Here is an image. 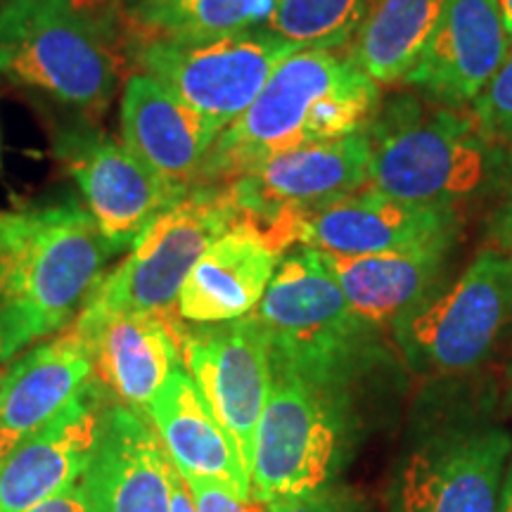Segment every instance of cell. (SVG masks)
Segmentation results:
<instances>
[{
    "label": "cell",
    "mask_w": 512,
    "mask_h": 512,
    "mask_svg": "<svg viewBox=\"0 0 512 512\" xmlns=\"http://www.w3.org/2000/svg\"><path fill=\"white\" fill-rule=\"evenodd\" d=\"M183 368L188 370L211 413L238 446L247 472L254 434L271 392V344L254 316L211 325H185Z\"/></svg>",
    "instance_id": "cell-13"
},
{
    "label": "cell",
    "mask_w": 512,
    "mask_h": 512,
    "mask_svg": "<svg viewBox=\"0 0 512 512\" xmlns=\"http://www.w3.org/2000/svg\"><path fill=\"white\" fill-rule=\"evenodd\" d=\"M512 328V256L486 249L453 285L394 323L403 358L422 373H465Z\"/></svg>",
    "instance_id": "cell-8"
},
{
    "label": "cell",
    "mask_w": 512,
    "mask_h": 512,
    "mask_svg": "<svg viewBox=\"0 0 512 512\" xmlns=\"http://www.w3.org/2000/svg\"><path fill=\"white\" fill-rule=\"evenodd\" d=\"M512 437L496 425H453L408 453L394 479L396 512H496Z\"/></svg>",
    "instance_id": "cell-12"
},
{
    "label": "cell",
    "mask_w": 512,
    "mask_h": 512,
    "mask_svg": "<svg viewBox=\"0 0 512 512\" xmlns=\"http://www.w3.org/2000/svg\"><path fill=\"white\" fill-rule=\"evenodd\" d=\"M197 512H261V503L245 501L226 484L204 477H185Z\"/></svg>",
    "instance_id": "cell-29"
},
{
    "label": "cell",
    "mask_w": 512,
    "mask_h": 512,
    "mask_svg": "<svg viewBox=\"0 0 512 512\" xmlns=\"http://www.w3.org/2000/svg\"><path fill=\"white\" fill-rule=\"evenodd\" d=\"M53 150L79 183L88 211L117 254L131 249L152 221L188 195L155 174L121 140L86 121L57 128Z\"/></svg>",
    "instance_id": "cell-11"
},
{
    "label": "cell",
    "mask_w": 512,
    "mask_h": 512,
    "mask_svg": "<svg viewBox=\"0 0 512 512\" xmlns=\"http://www.w3.org/2000/svg\"><path fill=\"white\" fill-rule=\"evenodd\" d=\"M171 467L143 411L105 408L81 477L88 512H171Z\"/></svg>",
    "instance_id": "cell-15"
},
{
    "label": "cell",
    "mask_w": 512,
    "mask_h": 512,
    "mask_svg": "<svg viewBox=\"0 0 512 512\" xmlns=\"http://www.w3.org/2000/svg\"><path fill=\"white\" fill-rule=\"evenodd\" d=\"M470 117L491 145L512 147V46L498 72L472 102Z\"/></svg>",
    "instance_id": "cell-27"
},
{
    "label": "cell",
    "mask_w": 512,
    "mask_h": 512,
    "mask_svg": "<svg viewBox=\"0 0 512 512\" xmlns=\"http://www.w3.org/2000/svg\"><path fill=\"white\" fill-rule=\"evenodd\" d=\"M0 74L83 114H102L119 83L114 34L79 0H5Z\"/></svg>",
    "instance_id": "cell-4"
},
{
    "label": "cell",
    "mask_w": 512,
    "mask_h": 512,
    "mask_svg": "<svg viewBox=\"0 0 512 512\" xmlns=\"http://www.w3.org/2000/svg\"><path fill=\"white\" fill-rule=\"evenodd\" d=\"M114 254L79 204L0 214V363L69 328Z\"/></svg>",
    "instance_id": "cell-2"
},
{
    "label": "cell",
    "mask_w": 512,
    "mask_h": 512,
    "mask_svg": "<svg viewBox=\"0 0 512 512\" xmlns=\"http://www.w3.org/2000/svg\"><path fill=\"white\" fill-rule=\"evenodd\" d=\"M29 512H88L86 494H83L81 482L69 486V489L62 491L60 496H55L46 503L36 505V508L29 510Z\"/></svg>",
    "instance_id": "cell-30"
},
{
    "label": "cell",
    "mask_w": 512,
    "mask_h": 512,
    "mask_svg": "<svg viewBox=\"0 0 512 512\" xmlns=\"http://www.w3.org/2000/svg\"><path fill=\"white\" fill-rule=\"evenodd\" d=\"M185 320L166 311L119 313L91 335L93 373L128 408L145 411L164 382L183 366Z\"/></svg>",
    "instance_id": "cell-21"
},
{
    "label": "cell",
    "mask_w": 512,
    "mask_h": 512,
    "mask_svg": "<svg viewBox=\"0 0 512 512\" xmlns=\"http://www.w3.org/2000/svg\"><path fill=\"white\" fill-rule=\"evenodd\" d=\"M510 396H512V394H510Z\"/></svg>",
    "instance_id": "cell-35"
},
{
    "label": "cell",
    "mask_w": 512,
    "mask_h": 512,
    "mask_svg": "<svg viewBox=\"0 0 512 512\" xmlns=\"http://www.w3.org/2000/svg\"><path fill=\"white\" fill-rule=\"evenodd\" d=\"M494 240L498 252L512 256V188L494 219Z\"/></svg>",
    "instance_id": "cell-31"
},
{
    "label": "cell",
    "mask_w": 512,
    "mask_h": 512,
    "mask_svg": "<svg viewBox=\"0 0 512 512\" xmlns=\"http://www.w3.org/2000/svg\"><path fill=\"white\" fill-rule=\"evenodd\" d=\"M498 8H501L505 31H508V36H510V46H512V0H498Z\"/></svg>",
    "instance_id": "cell-34"
},
{
    "label": "cell",
    "mask_w": 512,
    "mask_h": 512,
    "mask_svg": "<svg viewBox=\"0 0 512 512\" xmlns=\"http://www.w3.org/2000/svg\"><path fill=\"white\" fill-rule=\"evenodd\" d=\"M121 136L133 155L176 188H197L216 136L192 107L162 81L131 74L121 98Z\"/></svg>",
    "instance_id": "cell-20"
},
{
    "label": "cell",
    "mask_w": 512,
    "mask_h": 512,
    "mask_svg": "<svg viewBox=\"0 0 512 512\" xmlns=\"http://www.w3.org/2000/svg\"><path fill=\"white\" fill-rule=\"evenodd\" d=\"M510 53L498 0H446L420 60L403 83L446 107L477 100Z\"/></svg>",
    "instance_id": "cell-16"
},
{
    "label": "cell",
    "mask_w": 512,
    "mask_h": 512,
    "mask_svg": "<svg viewBox=\"0 0 512 512\" xmlns=\"http://www.w3.org/2000/svg\"><path fill=\"white\" fill-rule=\"evenodd\" d=\"M171 512H197L190 486L176 467H171Z\"/></svg>",
    "instance_id": "cell-32"
},
{
    "label": "cell",
    "mask_w": 512,
    "mask_h": 512,
    "mask_svg": "<svg viewBox=\"0 0 512 512\" xmlns=\"http://www.w3.org/2000/svg\"><path fill=\"white\" fill-rule=\"evenodd\" d=\"M368 136V188L401 202L453 209L482 190L494 171V145L475 119L451 110L430 112L411 95L377 107Z\"/></svg>",
    "instance_id": "cell-5"
},
{
    "label": "cell",
    "mask_w": 512,
    "mask_h": 512,
    "mask_svg": "<svg viewBox=\"0 0 512 512\" xmlns=\"http://www.w3.org/2000/svg\"><path fill=\"white\" fill-rule=\"evenodd\" d=\"M297 50L302 46L266 29H252L204 43L150 38L138 46L136 62L219 136L252 105L275 67Z\"/></svg>",
    "instance_id": "cell-9"
},
{
    "label": "cell",
    "mask_w": 512,
    "mask_h": 512,
    "mask_svg": "<svg viewBox=\"0 0 512 512\" xmlns=\"http://www.w3.org/2000/svg\"><path fill=\"white\" fill-rule=\"evenodd\" d=\"M368 183L370 136L366 128L328 143L302 145L268 157L226 183V188L240 219L266 226L290 211L316 207L368 188Z\"/></svg>",
    "instance_id": "cell-14"
},
{
    "label": "cell",
    "mask_w": 512,
    "mask_h": 512,
    "mask_svg": "<svg viewBox=\"0 0 512 512\" xmlns=\"http://www.w3.org/2000/svg\"><path fill=\"white\" fill-rule=\"evenodd\" d=\"M370 0H280L264 29L302 48L349 46Z\"/></svg>",
    "instance_id": "cell-26"
},
{
    "label": "cell",
    "mask_w": 512,
    "mask_h": 512,
    "mask_svg": "<svg viewBox=\"0 0 512 512\" xmlns=\"http://www.w3.org/2000/svg\"><path fill=\"white\" fill-rule=\"evenodd\" d=\"M453 242L380 254H318L356 316L380 330L437 292Z\"/></svg>",
    "instance_id": "cell-23"
},
{
    "label": "cell",
    "mask_w": 512,
    "mask_h": 512,
    "mask_svg": "<svg viewBox=\"0 0 512 512\" xmlns=\"http://www.w3.org/2000/svg\"><path fill=\"white\" fill-rule=\"evenodd\" d=\"M91 373L93 344L74 325L24 351L0 377V460L60 415Z\"/></svg>",
    "instance_id": "cell-18"
},
{
    "label": "cell",
    "mask_w": 512,
    "mask_h": 512,
    "mask_svg": "<svg viewBox=\"0 0 512 512\" xmlns=\"http://www.w3.org/2000/svg\"><path fill=\"white\" fill-rule=\"evenodd\" d=\"M254 316L273 361L320 389L351 394L382 356L380 330L356 316L316 249L280 261Z\"/></svg>",
    "instance_id": "cell-3"
},
{
    "label": "cell",
    "mask_w": 512,
    "mask_h": 512,
    "mask_svg": "<svg viewBox=\"0 0 512 512\" xmlns=\"http://www.w3.org/2000/svg\"><path fill=\"white\" fill-rule=\"evenodd\" d=\"M280 264V252L256 223L240 219L200 256L178 292L176 313L190 325L249 316Z\"/></svg>",
    "instance_id": "cell-19"
},
{
    "label": "cell",
    "mask_w": 512,
    "mask_h": 512,
    "mask_svg": "<svg viewBox=\"0 0 512 512\" xmlns=\"http://www.w3.org/2000/svg\"><path fill=\"white\" fill-rule=\"evenodd\" d=\"M105 406L88 382L60 415L0 460V512H29L79 484Z\"/></svg>",
    "instance_id": "cell-17"
},
{
    "label": "cell",
    "mask_w": 512,
    "mask_h": 512,
    "mask_svg": "<svg viewBox=\"0 0 512 512\" xmlns=\"http://www.w3.org/2000/svg\"><path fill=\"white\" fill-rule=\"evenodd\" d=\"M280 0H133L128 24L145 41L204 43L264 27Z\"/></svg>",
    "instance_id": "cell-25"
},
{
    "label": "cell",
    "mask_w": 512,
    "mask_h": 512,
    "mask_svg": "<svg viewBox=\"0 0 512 512\" xmlns=\"http://www.w3.org/2000/svg\"><path fill=\"white\" fill-rule=\"evenodd\" d=\"M264 505L266 512H370L361 498L349 491L332 489L330 484L323 489L306 491V494L273 498Z\"/></svg>",
    "instance_id": "cell-28"
},
{
    "label": "cell",
    "mask_w": 512,
    "mask_h": 512,
    "mask_svg": "<svg viewBox=\"0 0 512 512\" xmlns=\"http://www.w3.org/2000/svg\"><path fill=\"white\" fill-rule=\"evenodd\" d=\"M143 413L183 477L214 479L252 501V479L238 446L211 413L188 370L178 366Z\"/></svg>",
    "instance_id": "cell-22"
},
{
    "label": "cell",
    "mask_w": 512,
    "mask_h": 512,
    "mask_svg": "<svg viewBox=\"0 0 512 512\" xmlns=\"http://www.w3.org/2000/svg\"><path fill=\"white\" fill-rule=\"evenodd\" d=\"M235 221H240V211L226 185L192 188L150 223L112 273L102 275L72 325L88 337L119 313L176 309L192 266Z\"/></svg>",
    "instance_id": "cell-7"
},
{
    "label": "cell",
    "mask_w": 512,
    "mask_h": 512,
    "mask_svg": "<svg viewBox=\"0 0 512 512\" xmlns=\"http://www.w3.org/2000/svg\"><path fill=\"white\" fill-rule=\"evenodd\" d=\"M496 512H512V458L508 463V470H505L501 496H498V508Z\"/></svg>",
    "instance_id": "cell-33"
},
{
    "label": "cell",
    "mask_w": 512,
    "mask_h": 512,
    "mask_svg": "<svg viewBox=\"0 0 512 512\" xmlns=\"http://www.w3.org/2000/svg\"><path fill=\"white\" fill-rule=\"evenodd\" d=\"M271 368L249 467L252 498L261 505L328 486L349 456L356 425L351 394L320 389L273 358Z\"/></svg>",
    "instance_id": "cell-6"
},
{
    "label": "cell",
    "mask_w": 512,
    "mask_h": 512,
    "mask_svg": "<svg viewBox=\"0 0 512 512\" xmlns=\"http://www.w3.org/2000/svg\"><path fill=\"white\" fill-rule=\"evenodd\" d=\"M446 0H370L366 17L347 46L377 86L408 76L437 27Z\"/></svg>",
    "instance_id": "cell-24"
},
{
    "label": "cell",
    "mask_w": 512,
    "mask_h": 512,
    "mask_svg": "<svg viewBox=\"0 0 512 512\" xmlns=\"http://www.w3.org/2000/svg\"><path fill=\"white\" fill-rule=\"evenodd\" d=\"M280 254L287 247L328 254H380L456 240L458 216L453 209L425 207L363 188L320 202L259 226Z\"/></svg>",
    "instance_id": "cell-10"
},
{
    "label": "cell",
    "mask_w": 512,
    "mask_h": 512,
    "mask_svg": "<svg viewBox=\"0 0 512 512\" xmlns=\"http://www.w3.org/2000/svg\"><path fill=\"white\" fill-rule=\"evenodd\" d=\"M377 88L349 50H297L275 67L252 105L216 136L197 188L226 185L294 147L366 131L380 107Z\"/></svg>",
    "instance_id": "cell-1"
}]
</instances>
